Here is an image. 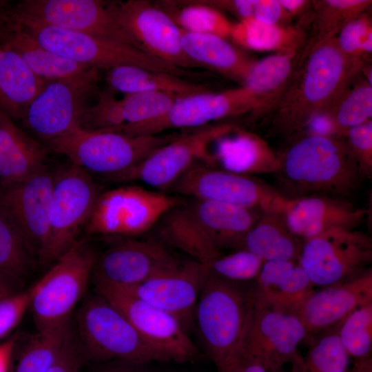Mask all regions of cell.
<instances>
[{
	"instance_id": "1",
	"label": "cell",
	"mask_w": 372,
	"mask_h": 372,
	"mask_svg": "<svg viewBox=\"0 0 372 372\" xmlns=\"http://www.w3.org/2000/svg\"><path fill=\"white\" fill-rule=\"evenodd\" d=\"M293 198L324 195L344 198L357 190L364 176L348 147L340 137L305 135L278 155L275 174Z\"/></svg>"
},
{
	"instance_id": "2",
	"label": "cell",
	"mask_w": 372,
	"mask_h": 372,
	"mask_svg": "<svg viewBox=\"0 0 372 372\" xmlns=\"http://www.w3.org/2000/svg\"><path fill=\"white\" fill-rule=\"evenodd\" d=\"M229 281L208 272L194 312L205 352L218 370L240 353L254 306L251 286Z\"/></svg>"
},
{
	"instance_id": "3",
	"label": "cell",
	"mask_w": 372,
	"mask_h": 372,
	"mask_svg": "<svg viewBox=\"0 0 372 372\" xmlns=\"http://www.w3.org/2000/svg\"><path fill=\"white\" fill-rule=\"evenodd\" d=\"M73 331L84 361L166 362L127 318L98 293L83 300Z\"/></svg>"
},
{
	"instance_id": "4",
	"label": "cell",
	"mask_w": 372,
	"mask_h": 372,
	"mask_svg": "<svg viewBox=\"0 0 372 372\" xmlns=\"http://www.w3.org/2000/svg\"><path fill=\"white\" fill-rule=\"evenodd\" d=\"M178 135H129L112 131H90L77 126L46 142L54 152L87 172L122 180L150 154Z\"/></svg>"
},
{
	"instance_id": "5",
	"label": "cell",
	"mask_w": 372,
	"mask_h": 372,
	"mask_svg": "<svg viewBox=\"0 0 372 372\" xmlns=\"http://www.w3.org/2000/svg\"><path fill=\"white\" fill-rule=\"evenodd\" d=\"M2 21L30 36L45 48L78 63L107 71L120 65H134L181 76L185 70L131 45L40 23L8 10ZM187 74V73H186Z\"/></svg>"
},
{
	"instance_id": "6",
	"label": "cell",
	"mask_w": 372,
	"mask_h": 372,
	"mask_svg": "<svg viewBox=\"0 0 372 372\" xmlns=\"http://www.w3.org/2000/svg\"><path fill=\"white\" fill-rule=\"evenodd\" d=\"M96 253L78 240L30 289L29 308L37 331L70 323L76 304L92 278Z\"/></svg>"
},
{
	"instance_id": "7",
	"label": "cell",
	"mask_w": 372,
	"mask_h": 372,
	"mask_svg": "<svg viewBox=\"0 0 372 372\" xmlns=\"http://www.w3.org/2000/svg\"><path fill=\"white\" fill-rule=\"evenodd\" d=\"M183 200L143 187H119L99 194L85 228L90 234L138 236L153 229L166 211Z\"/></svg>"
},
{
	"instance_id": "8",
	"label": "cell",
	"mask_w": 372,
	"mask_h": 372,
	"mask_svg": "<svg viewBox=\"0 0 372 372\" xmlns=\"http://www.w3.org/2000/svg\"><path fill=\"white\" fill-rule=\"evenodd\" d=\"M372 240L356 229L335 230L304 240L298 260L313 285L322 288L369 269Z\"/></svg>"
},
{
	"instance_id": "9",
	"label": "cell",
	"mask_w": 372,
	"mask_h": 372,
	"mask_svg": "<svg viewBox=\"0 0 372 372\" xmlns=\"http://www.w3.org/2000/svg\"><path fill=\"white\" fill-rule=\"evenodd\" d=\"M167 193L187 198L228 203L262 212H278L283 196L252 177L200 161L188 169Z\"/></svg>"
},
{
	"instance_id": "10",
	"label": "cell",
	"mask_w": 372,
	"mask_h": 372,
	"mask_svg": "<svg viewBox=\"0 0 372 372\" xmlns=\"http://www.w3.org/2000/svg\"><path fill=\"white\" fill-rule=\"evenodd\" d=\"M101 194L89 173L71 163L56 170L52 192L46 263H54L78 240Z\"/></svg>"
},
{
	"instance_id": "11",
	"label": "cell",
	"mask_w": 372,
	"mask_h": 372,
	"mask_svg": "<svg viewBox=\"0 0 372 372\" xmlns=\"http://www.w3.org/2000/svg\"><path fill=\"white\" fill-rule=\"evenodd\" d=\"M94 285L96 293L116 307L166 362L182 364L198 359L197 346L176 317L123 289L97 282Z\"/></svg>"
},
{
	"instance_id": "12",
	"label": "cell",
	"mask_w": 372,
	"mask_h": 372,
	"mask_svg": "<svg viewBox=\"0 0 372 372\" xmlns=\"http://www.w3.org/2000/svg\"><path fill=\"white\" fill-rule=\"evenodd\" d=\"M108 6L136 48L183 70L199 67L183 51L182 30L160 7L145 0L112 1Z\"/></svg>"
},
{
	"instance_id": "13",
	"label": "cell",
	"mask_w": 372,
	"mask_h": 372,
	"mask_svg": "<svg viewBox=\"0 0 372 372\" xmlns=\"http://www.w3.org/2000/svg\"><path fill=\"white\" fill-rule=\"evenodd\" d=\"M56 170L47 165L17 183L0 186V205L21 232L30 253L45 264L50 242V218Z\"/></svg>"
},
{
	"instance_id": "14",
	"label": "cell",
	"mask_w": 372,
	"mask_h": 372,
	"mask_svg": "<svg viewBox=\"0 0 372 372\" xmlns=\"http://www.w3.org/2000/svg\"><path fill=\"white\" fill-rule=\"evenodd\" d=\"M308 339L299 317L254 304L242 341L240 355L247 356L269 372H283L301 355L298 346Z\"/></svg>"
},
{
	"instance_id": "15",
	"label": "cell",
	"mask_w": 372,
	"mask_h": 372,
	"mask_svg": "<svg viewBox=\"0 0 372 372\" xmlns=\"http://www.w3.org/2000/svg\"><path fill=\"white\" fill-rule=\"evenodd\" d=\"M99 76L46 81L23 119L25 126L45 143L63 136L79 126L88 99L97 92Z\"/></svg>"
},
{
	"instance_id": "16",
	"label": "cell",
	"mask_w": 372,
	"mask_h": 372,
	"mask_svg": "<svg viewBox=\"0 0 372 372\" xmlns=\"http://www.w3.org/2000/svg\"><path fill=\"white\" fill-rule=\"evenodd\" d=\"M8 11L40 23L136 48L117 24L108 2L99 0H23Z\"/></svg>"
},
{
	"instance_id": "17",
	"label": "cell",
	"mask_w": 372,
	"mask_h": 372,
	"mask_svg": "<svg viewBox=\"0 0 372 372\" xmlns=\"http://www.w3.org/2000/svg\"><path fill=\"white\" fill-rule=\"evenodd\" d=\"M231 128L228 125H209L180 134L150 154L122 180H139L156 191L167 193L193 165L200 161L209 165L210 145Z\"/></svg>"
},
{
	"instance_id": "18",
	"label": "cell",
	"mask_w": 372,
	"mask_h": 372,
	"mask_svg": "<svg viewBox=\"0 0 372 372\" xmlns=\"http://www.w3.org/2000/svg\"><path fill=\"white\" fill-rule=\"evenodd\" d=\"M179 261L158 240L127 239L96 256L92 279L93 283L132 288Z\"/></svg>"
},
{
	"instance_id": "19",
	"label": "cell",
	"mask_w": 372,
	"mask_h": 372,
	"mask_svg": "<svg viewBox=\"0 0 372 372\" xmlns=\"http://www.w3.org/2000/svg\"><path fill=\"white\" fill-rule=\"evenodd\" d=\"M254 102V97L245 87L217 94L207 91L177 99L170 110L158 118L139 124H124L108 131L136 136L156 135L174 128H200L247 110Z\"/></svg>"
},
{
	"instance_id": "20",
	"label": "cell",
	"mask_w": 372,
	"mask_h": 372,
	"mask_svg": "<svg viewBox=\"0 0 372 372\" xmlns=\"http://www.w3.org/2000/svg\"><path fill=\"white\" fill-rule=\"evenodd\" d=\"M207 274V268L196 260H180L135 287L121 289L172 314L188 332L194 325L196 306Z\"/></svg>"
},
{
	"instance_id": "21",
	"label": "cell",
	"mask_w": 372,
	"mask_h": 372,
	"mask_svg": "<svg viewBox=\"0 0 372 372\" xmlns=\"http://www.w3.org/2000/svg\"><path fill=\"white\" fill-rule=\"evenodd\" d=\"M279 213L302 241L332 231L355 229L368 214L344 198L324 195L284 196Z\"/></svg>"
},
{
	"instance_id": "22",
	"label": "cell",
	"mask_w": 372,
	"mask_h": 372,
	"mask_svg": "<svg viewBox=\"0 0 372 372\" xmlns=\"http://www.w3.org/2000/svg\"><path fill=\"white\" fill-rule=\"evenodd\" d=\"M372 302V269L345 282L314 291L299 318L307 334L314 335L339 324L356 308Z\"/></svg>"
},
{
	"instance_id": "23",
	"label": "cell",
	"mask_w": 372,
	"mask_h": 372,
	"mask_svg": "<svg viewBox=\"0 0 372 372\" xmlns=\"http://www.w3.org/2000/svg\"><path fill=\"white\" fill-rule=\"evenodd\" d=\"M314 285L297 262L269 260L251 286L254 304L299 317Z\"/></svg>"
},
{
	"instance_id": "24",
	"label": "cell",
	"mask_w": 372,
	"mask_h": 372,
	"mask_svg": "<svg viewBox=\"0 0 372 372\" xmlns=\"http://www.w3.org/2000/svg\"><path fill=\"white\" fill-rule=\"evenodd\" d=\"M209 149V165L228 172L251 176L276 174L278 155L260 138L242 130H231L216 138Z\"/></svg>"
},
{
	"instance_id": "25",
	"label": "cell",
	"mask_w": 372,
	"mask_h": 372,
	"mask_svg": "<svg viewBox=\"0 0 372 372\" xmlns=\"http://www.w3.org/2000/svg\"><path fill=\"white\" fill-rule=\"evenodd\" d=\"M0 43L14 51L30 69L45 81L99 76V70L52 52L21 29L1 20Z\"/></svg>"
},
{
	"instance_id": "26",
	"label": "cell",
	"mask_w": 372,
	"mask_h": 372,
	"mask_svg": "<svg viewBox=\"0 0 372 372\" xmlns=\"http://www.w3.org/2000/svg\"><path fill=\"white\" fill-rule=\"evenodd\" d=\"M184 203L220 251L238 249L262 214L257 209L219 202L187 198Z\"/></svg>"
},
{
	"instance_id": "27",
	"label": "cell",
	"mask_w": 372,
	"mask_h": 372,
	"mask_svg": "<svg viewBox=\"0 0 372 372\" xmlns=\"http://www.w3.org/2000/svg\"><path fill=\"white\" fill-rule=\"evenodd\" d=\"M48 149L0 112V186L19 183L40 170Z\"/></svg>"
},
{
	"instance_id": "28",
	"label": "cell",
	"mask_w": 372,
	"mask_h": 372,
	"mask_svg": "<svg viewBox=\"0 0 372 372\" xmlns=\"http://www.w3.org/2000/svg\"><path fill=\"white\" fill-rule=\"evenodd\" d=\"M153 229L161 242L185 253L206 267L221 254L184 200L166 211Z\"/></svg>"
},
{
	"instance_id": "29",
	"label": "cell",
	"mask_w": 372,
	"mask_h": 372,
	"mask_svg": "<svg viewBox=\"0 0 372 372\" xmlns=\"http://www.w3.org/2000/svg\"><path fill=\"white\" fill-rule=\"evenodd\" d=\"M45 82L19 55L0 43V112L12 120H23Z\"/></svg>"
},
{
	"instance_id": "30",
	"label": "cell",
	"mask_w": 372,
	"mask_h": 372,
	"mask_svg": "<svg viewBox=\"0 0 372 372\" xmlns=\"http://www.w3.org/2000/svg\"><path fill=\"white\" fill-rule=\"evenodd\" d=\"M302 242L289 230L280 213L262 212L238 249H246L265 262L291 260L298 262Z\"/></svg>"
},
{
	"instance_id": "31",
	"label": "cell",
	"mask_w": 372,
	"mask_h": 372,
	"mask_svg": "<svg viewBox=\"0 0 372 372\" xmlns=\"http://www.w3.org/2000/svg\"><path fill=\"white\" fill-rule=\"evenodd\" d=\"M347 59L338 45L324 43L311 55L302 85L304 99L313 105L327 101L342 85Z\"/></svg>"
},
{
	"instance_id": "32",
	"label": "cell",
	"mask_w": 372,
	"mask_h": 372,
	"mask_svg": "<svg viewBox=\"0 0 372 372\" xmlns=\"http://www.w3.org/2000/svg\"><path fill=\"white\" fill-rule=\"evenodd\" d=\"M106 81L111 90L125 94L159 91L172 94L178 99L207 92L203 85L180 76L134 65H120L107 70Z\"/></svg>"
},
{
	"instance_id": "33",
	"label": "cell",
	"mask_w": 372,
	"mask_h": 372,
	"mask_svg": "<svg viewBox=\"0 0 372 372\" xmlns=\"http://www.w3.org/2000/svg\"><path fill=\"white\" fill-rule=\"evenodd\" d=\"M181 44L186 56L199 67L244 79L251 65L224 37L216 34L182 30Z\"/></svg>"
},
{
	"instance_id": "34",
	"label": "cell",
	"mask_w": 372,
	"mask_h": 372,
	"mask_svg": "<svg viewBox=\"0 0 372 372\" xmlns=\"http://www.w3.org/2000/svg\"><path fill=\"white\" fill-rule=\"evenodd\" d=\"M163 10L183 31L211 34L225 37L230 34L232 24L214 7L203 1L164 2Z\"/></svg>"
},
{
	"instance_id": "35",
	"label": "cell",
	"mask_w": 372,
	"mask_h": 372,
	"mask_svg": "<svg viewBox=\"0 0 372 372\" xmlns=\"http://www.w3.org/2000/svg\"><path fill=\"white\" fill-rule=\"evenodd\" d=\"M72 332L70 322L56 329L37 331L30 335L13 372H48Z\"/></svg>"
},
{
	"instance_id": "36",
	"label": "cell",
	"mask_w": 372,
	"mask_h": 372,
	"mask_svg": "<svg viewBox=\"0 0 372 372\" xmlns=\"http://www.w3.org/2000/svg\"><path fill=\"white\" fill-rule=\"evenodd\" d=\"M338 324L313 340L304 356L291 365L292 372H348L349 355L340 342Z\"/></svg>"
},
{
	"instance_id": "37",
	"label": "cell",
	"mask_w": 372,
	"mask_h": 372,
	"mask_svg": "<svg viewBox=\"0 0 372 372\" xmlns=\"http://www.w3.org/2000/svg\"><path fill=\"white\" fill-rule=\"evenodd\" d=\"M34 262L21 232L0 205V271L23 285Z\"/></svg>"
},
{
	"instance_id": "38",
	"label": "cell",
	"mask_w": 372,
	"mask_h": 372,
	"mask_svg": "<svg viewBox=\"0 0 372 372\" xmlns=\"http://www.w3.org/2000/svg\"><path fill=\"white\" fill-rule=\"evenodd\" d=\"M338 333L349 357L353 360L371 357L372 302L349 313L338 324Z\"/></svg>"
},
{
	"instance_id": "39",
	"label": "cell",
	"mask_w": 372,
	"mask_h": 372,
	"mask_svg": "<svg viewBox=\"0 0 372 372\" xmlns=\"http://www.w3.org/2000/svg\"><path fill=\"white\" fill-rule=\"evenodd\" d=\"M178 98L159 91H143L125 94L121 99L125 124L147 123L165 115Z\"/></svg>"
},
{
	"instance_id": "40",
	"label": "cell",
	"mask_w": 372,
	"mask_h": 372,
	"mask_svg": "<svg viewBox=\"0 0 372 372\" xmlns=\"http://www.w3.org/2000/svg\"><path fill=\"white\" fill-rule=\"evenodd\" d=\"M290 59L283 54L268 56L251 65L243 81L245 87L255 99L258 94L276 90L291 72Z\"/></svg>"
},
{
	"instance_id": "41",
	"label": "cell",
	"mask_w": 372,
	"mask_h": 372,
	"mask_svg": "<svg viewBox=\"0 0 372 372\" xmlns=\"http://www.w3.org/2000/svg\"><path fill=\"white\" fill-rule=\"evenodd\" d=\"M265 261L243 249L227 255L222 254L207 266L208 272L220 278L240 283L255 280Z\"/></svg>"
},
{
	"instance_id": "42",
	"label": "cell",
	"mask_w": 372,
	"mask_h": 372,
	"mask_svg": "<svg viewBox=\"0 0 372 372\" xmlns=\"http://www.w3.org/2000/svg\"><path fill=\"white\" fill-rule=\"evenodd\" d=\"M110 89L98 94L96 104L87 107L82 112L79 126L90 131H103L125 124L122 101Z\"/></svg>"
},
{
	"instance_id": "43",
	"label": "cell",
	"mask_w": 372,
	"mask_h": 372,
	"mask_svg": "<svg viewBox=\"0 0 372 372\" xmlns=\"http://www.w3.org/2000/svg\"><path fill=\"white\" fill-rule=\"evenodd\" d=\"M229 35L239 44L257 50L275 49L281 45L285 37L276 25L263 23L254 18L242 19L233 25Z\"/></svg>"
},
{
	"instance_id": "44",
	"label": "cell",
	"mask_w": 372,
	"mask_h": 372,
	"mask_svg": "<svg viewBox=\"0 0 372 372\" xmlns=\"http://www.w3.org/2000/svg\"><path fill=\"white\" fill-rule=\"evenodd\" d=\"M371 115V85H363L349 94L331 117L344 136L348 129L369 121Z\"/></svg>"
},
{
	"instance_id": "45",
	"label": "cell",
	"mask_w": 372,
	"mask_h": 372,
	"mask_svg": "<svg viewBox=\"0 0 372 372\" xmlns=\"http://www.w3.org/2000/svg\"><path fill=\"white\" fill-rule=\"evenodd\" d=\"M344 136L347 144L356 160L364 178L372 175V122L365 123L348 129Z\"/></svg>"
},
{
	"instance_id": "46",
	"label": "cell",
	"mask_w": 372,
	"mask_h": 372,
	"mask_svg": "<svg viewBox=\"0 0 372 372\" xmlns=\"http://www.w3.org/2000/svg\"><path fill=\"white\" fill-rule=\"evenodd\" d=\"M337 45L344 54L371 52L372 32L368 22L364 19L349 22L341 31Z\"/></svg>"
},
{
	"instance_id": "47",
	"label": "cell",
	"mask_w": 372,
	"mask_h": 372,
	"mask_svg": "<svg viewBox=\"0 0 372 372\" xmlns=\"http://www.w3.org/2000/svg\"><path fill=\"white\" fill-rule=\"evenodd\" d=\"M30 289L0 301V339L8 335L21 320L30 306Z\"/></svg>"
},
{
	"instance_id": "48",
	"label": "cell",
	"mask_w": 372,
	"mask_h": 372,
	"mask_svg": "<svg viewBox=\"0 0 372 372\" xmlns=\"http://www.w3.org/2000/svg\"><path fill=\"white\" fill-rule=\"evenodd\" d=\"M83 362L72 329L61 353L48 372H80Z\"/></svg>"
},
{
	"instance_id": "49",
	"label": "cell",
	"mask_w": 372,
	"mask_h": 372,
	"mask_svg": "<svg viewBox=\"0 0 372 372\" xmlns=\"http://www.w3.org/2000/svg\"><path fill=\"white\" fill-rule=\"evenodd\" d=\"M282 8L278 1L254 0L251 18L263 23L275 25L280 18Z\"/></svg>"
},
{
	"instance_id": "50",
	"label": "cell",
	"mask_w": 372,
	"mask_h": 372,
	"mask_svg": "<svg viewBox=\"0 0 372 372\" xmlns=\"http://www.w3.org/2000/svg\"><path fill=\"white\" fill-rule=\"evenodd\" d=\"M91 372H156L149 366V362H107L94 363Z\"/></svg>"
},
{
	"instance_id": "51",
	"label": "cell",
	"mask_w": 372,
	"mask_h": 372,
	"mask_svg": "<svg viewBox=\"0 0 372 372\" xmlns=\"http://www.w3.org/2000/svg\"><path fill=\"white\" fill-rule=\"evenodd\" d=\"M218 372H269L255 360L245 356L239 355L234 360L223 368L217 370Z\"/></svg>"
},
{
	"instance_id": "52",
	"label": "cell",
	"mask_w": 372,
	"mask_h": 372,
	"mask_svg": "<svg viewBox=\"0 0 372 372\" xmlns=\"http://www.w3.org/2000/svg\"><path fill=\"white\" fill-rule=\"evenodd\" d=\"M17 342V335L0 344V372H8L11 359Z\"/></svg>"
},
{
	"instance_id": "53",
	"label": "cell",
	"mask_w": 372,
	"mask_h": 372,
	"mask_svg": "<svg viewBox=\"0 0 372 372\" xmlns=\"http://www.w3.org/2000/svg\"><path fill=\"white\" fill-rule=\"evenodd\" d=\"M22 285L0 271V301L21 291Z\"/></svg>"
},
{
	"instance_id": "54",
	"label": "cell",
	"mask_w": 372,
	"mask_h": 372,
	"mask_svg": "<svg viewBox=\"0 0 372 372\" xmlns=\"http://www.w3.org/2000/svg\"><path fill=\"white\" fill-rule=\"evenodd\" d=\"M348 372H372V358L353 360V366Z\"/></svg>"
},
{
	"instance_id": "55",
	"label": "cell",
	"mask_w": 372,
	"mask_h": 372,
	"mask_svg": "<svg viewBox=\"0 0 372 372\" xmlns=\"http://www.w3.org/2000/svg\"><path fill=\"white\" fill-rule=\"evenodd\" d=\"M282 8L289 11H296L304 4L302 0H281L278 1Z\"/></svg>"
},
{
	"instance_id": "56",
	"label": "cell",
	"mask_w": 372,
	"mask_h": 372,
	"mask_svg": "<svg viewBox=\"0 0 372 372\" xmlns=\"http://www.w3.org/2000/svg\"><path fill=\"white\" fill-rule=\"evenodd\" d=\"M156 372H186L179 370H165V371H156Z\"/></svg>"
},
{
	"instance_id": "57",
	"label": "cell",
	"mask_w": 372,
	"mask_h": 372,
	"mask_svg": "<svg viewBox=\"0 0 372 372\" xmlns=\"http://www.w3.org/2000/svg\"><path fill=\"white\" fill-rule=\"evenodd\" d=\"M6 5V1L0 0V10L4 8Z\"/></svg>"
}]
</instances>
